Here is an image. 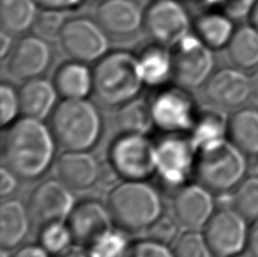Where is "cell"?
<instances>
[{
	"label": "cell",
	"instance_id": "obj_1",
	"mask_svg": "<svg viewBox=\"0 0 258 257\" xmlns=\"http://www.w3.org/2000/svg\"><path fill=\"white\" fill-rule=\"evenodd\" d=\"M56 142L51 128L42 120L24 116L9 127L5 136V164L18 178L34 180L52 164Z\"/></svg>",
	"mask_w": 258,
	"mask_h": 257
},
{
	"label": "cell",
	"instance_id": "obj_2",
	"mask_svg": "<svg viewBox=\"0 0 258 257\" xmlns=\"http://www.w3.org/2000/svg\"><path fill=\"white\" fill-rule=\"evenodd\" d=\"M92 73L93 93L107 107H120L135 99L145 84L140 57L128 51L107 53Z\"/></svg>",
	"mask_w": 258,
	"mask_h": 257
},
{
	"label": "cell",
	"instance_id": "obj_3",
	"mask_svg": "<svg viewBox=\"0 0 258 257\" xmlns=\"http://www.w3.org/2000/svg\"><path fill=\"white\" fill-rule=\"evenodd\" d=\"M113 222L127 232L146 231L163 212L159 191L144 180H125L108 196Z\"/></svg>",
	"mask_w": 258,
	"mask_h": 257
},
{
	"label": "cell",
	"instance_id": "obj_4",
	"mask_svg": "<svg viewBox=\"0 0 258 257\" xmlns=\"http://www.w3.org/2000/svg\"><path fill=\"white\" fill-rule=\"evenodd\" d=\"M51 131L57 143L68 151H89L102 132L101 114L86 99H64L54 108Z\"/></svg>",
	"mask_w": 258,
	"mask_h": 257
},
{
	"label": "cell",
	"instance_id": "obj_5",
	"mask_svg": "<svg viewBox=\"0 0 258 257\" xmlns=\"http://www.w3.org/2000/svg\"><path fill=\"white\" fill-rule=\"evenodd\" d=\"M247 168V155L224 139L197 151L194 171L203 186L223 194L245 179Z\"/></svg>",
	"mask_w": 258,
	"mask_h": 257
},
{
	"label": "cell",
	"instance_id": "obj_6",
	"mask_svg": "<svg viewBox=\"0 0 258 257\" xmlns=\"http://www.w3.org/2000/svg\"><path fill=\"white\" fill-rule=\"evenodd\" d=\"M110 162L126 180H145L156 173V144L143 134H123L110 150Z\"/></svg>",
	"mask_w": 258,
	"mask_h": 257
},
{
	"label": "cell",
	"instance_id": "obj_7",
	"mask_svg": "<svg viewBox=\"0 0 258 257\" xmlns=\"http://www.w3.org/2000/svg\"><path fill=\"white\" fill-rule=\"evenodd\" d=\"M173 79L185 90H194L209 81L214 70L213 49L196 34L189 33L172 48Z\"/></svg>",
	"mask_w": 258,
	"mask_h": 257
},
{
	"label": "cell",
	"instance_id": "obj_8",
	"mask_svg": "<svg viewBox=\"0 0 258 257\" xmlns=\"http://www.w3.org/2000/svg\"><path fill=\"white\" fill-rule=\"evenodd\" d=\"M143 26L156 44L173 48L189 34L191 22L178 0H154L143 13Z\"/></svg>",
	"mask_w": 258,
	"mask_h": 257
},
{
	"label": "cell",
	"instance_id": "obj_9",
	"mask_svg": "<svg viewBox=\"0 0 258 257\" xmlns=\"http://www.w3.org/2000/svg\"><path fill=\"white\" fill-rule=\"evenodd\" d=\"M196 150L190 139L178 133L165 136L156 144V174L168 189L178 190L195 169Z\"/></svg>",
	"mask_w": 258,
	"mask_h": 257
},
{
	"label": "cell",
	"instance_id": "obj_10",
	"mask_svg": "<svg viewBox=\"0 0 258 257\" xmlns=\"http://www.w3.org/2000/svg\"><path fill=\"white\" fill-rule=\"evenodd\" d=\"M61 47L73 60L89 63L100 60L108 52V34L96 21L75 17L64 23L59 36Z\"/></svg>",
	"mask_w": 258,
	"mask_h": 257
},
{
	"label": "cell",
	"instance_id": "obj_11",
	"mask_svg": "<svg viewBox=\"0 0 258 257\" xmlns=\"http://www.w3.org/2000/svg\"><path fill=\"white\" fill-rule=\"evenodd\" d=\"M247 219L233 208H223L213 214L204 235L216 257H237L248 246Z\"/></svg>",
	"mask_w": 258,
	"mask_h": 257
},
{
	"label": "cell",
	"instance_id": "obj_12",
	"mask_svg": "<svg viewBox=\"0 0 258 257\" xmlns=\"http://www.w3.org/2000/svg\"><path fill=\"white\" fill-rule=\"evenodd\" d=\"M75 209L72 189L59 179L43 181L32 192L29 202L31 219L40 226L64 222Z\"/></svg>",
	"mask_w": 258,
	"mask_h": 257
},
{
	"label": "cell",
	"instance_id": "obj_13",
	"mask_svg": "<svg viewBox=\"0 0 258 257\" xmlns=\"http://www.w3.org/2000/svg\"><path fill=\"white\" fill-rule=\"evenodd\" d=\"M151 107L155 126L169 134L190 131L197 118L192 99L181 89L160 92Z\"/></svg>",
	"mask_w": 258,
	"mask_h": 257
},
{
	"label": "cell",
	"instance_id": "obj_14",
	"mask_svg": "<svg viewBox=\"0 0 258 257\" xmlns=\"http://www.w3.org/2000/svg\"><path fill=\"white\" fill-rule=\"evenodd\" d=\"M215 201L212 191L202 183L183 185L176 191L172 202L173 217L189 230L204 228L213 217Z\"/></svg>",
	"mask_w": 258,
	"mask_h": 257
},
{
	"label": "cell",
	"instance_id": "obj_15",
	"mask_svg": "<svg viewBox=\"0 0 258 257\" xmlns=\"http://www.w3.org/2000/svg\"><path fill=\"white\" fill-rule=\"evenodd\" d=\"M205 94L216 108H239L252 95L250 76L240 68H222L206 82Z\"/></svg>",
	"mask_w": 258,
	"mask_h": 257
},
{
	"label": "cell",
	"instance_id": "obj_16",
	"mask_svg": "<svg viewBox=\"0 0 258 257\" xmlns=\"http://www.w3.org/2000/svg\"><path fill=\"white\" fill-rule=\"evenodd\" d=\"M51 63V50L43 38L27 35L18 41L8 56V72L21 81L38 79Z\"/></svg>",
	"mask_w": 258,
	"mask_h": 257
},
{
	"label": "cell",
	"instance_id": "obj_17",
	"mask_svg": "<svg viewBox=\"0 0 258 257\" xmlns=\"http://www.w3.org/2000/svg\"><path fill=\"white\" fill-rule=\"evenodd\" d=\"M112 223L114 222L108 205L96 201H87L75 206L68 218L74 241L89 247L103 233L111 230Z\"/></svg>",
	"mask_w": 258,
	"mask_h": 257
},
{
	"label": "cell",
	"instance_id": "obj_18",
	"mask_svg": "<svg viewBox=\"0 0 258 257\" xmlns=\"http://www.w3.org/2000/svg\"><path fill=\"white\" fill-rule=\"evenodd\" d=\"M95 20L108 35L126 38L143 26V13L133 0H103L96 8Z\"/></svg>",
	"mask_w": 258,
	"mask_h": 257
},
{
	"label": "cell",
	"instance_id": "obj_19",
	"mask_svg": "<svg viewBox=\"0 0 258 257\" xmlns=\"http://www.w3.org/2000/svg\"><path fill=\"white\" fill-rule=\"evenodd\" d=\"M100 172L98 160L87 151L66 150L56 162L57 178L73 190H86L94 186Z\"/></svg>",
	"mask_w": 258,
	"mask_h": 257
},
{
	"label": "cell",
	"instance_id": "obj_20",
	"mask_svg": "<svg viewBox=\"0 0 258 257\" xmlns=\"http://www.w3.org/2000/svg\"><path fill=\"white\" fill-rule=\"evenodd\" d=\"M57 87L51 82L43 79L27 81L18 92L21 112L25 117L43 120L53 112L57 101Z\"/></svg>",
	"mask_w": 258,
	"mask_h": 257
},
{
	"label": "cell",
	"instance_id": "obj_21",
	"mask_svg": "<svg viewBox=\"0 0 258 257\" xmlns=\"http://www.w3.org/2000/svg\"><path fill=\"white\" fill-rule=\"evenodd\" d=\"M30 211L21 201L8 200L0 208V244L14 249L25 240L30 230Z\"/></svg>",
	"mask_w": 258,
	"mask_h": 257
},
{
	"label": "cell",
	"instance_id": "obj_22",
	"mask_svg": "<svg viewBox=\"0 0 258 257\" xmlns=\"http://www.w3.org/2000/svg\"><path fill=\"white\" fill-rule=\"evenodd\" d=\"M54 85L64 99H85L93 91V73L84 62H67L58 70Z\"/></svg>",
	"mask_w": 258,
	"mask_h": 257
},
{
	"label": "cell",
	"instance_id": "obj_23",
	"mask_svg": "<svg viewBox=\"0 0 258 257\" xmlns=\"http://www.w3.org/2000/svg\"><path fill=\"white\" fill-rule=\"evenodd\" d=\"M229 140L246 155H258V110L243 108L229 119Z\"/></svg>",
	"mask_w": 258,
	"mask_h": 257
},
{
	"label": "cell",
	"instance_id": "obj_24",
	"mask_svg": "<svg viewBox=\"0 0 258 257\" xmlns=\"http://www.w3.org/2000/svg\"><path fill=\"white\" fill-rule=\"evenodd\" d=\"M195 34L211 49L227 48L234 33L232 18L224 13H205L196 18Z\"/></svg>",
	"mask_w": 258,
	"mask_h": 257
},
{
	"label": "cell",
	"instance_id": "obj_25",
	"mask_svg": "<svg viewBox=\"0 0 258 257\" xmlns=\"http://www.w3.org/2000/svg\"><path fill=\"white\" fill-rule=\"evenodd\" d=\"M227 52L234 66L242 71L258 67V30L250 25L234 31L227 45Z\"/></svg>",
	"mask_w": 258,
	"mask_h": 257
},
{
	"label": "cell",
	"instance_id": "obj_26",
	"mask_svg": "<svg viewBox=\"0 0 258 257\" xmlns=\"http://www.w3.org/2000/svg\"><path fill=\"white\" fill-rule=\"evenodd\" d=\"M228 125L227 117L220 110L205 109L197 113L189 137L196 152L214 142L227 139Z\"/></svg>",
	"mask_w": 258,
	"mask_h": 257
},
{
	"label": "cell",
	"instance_id": "obj_27",
	"mask_svg": "<svg viewBox=\"0 0 258 257\" xmlns=\"http://www.w3.org/2000/svg\"><path fill=\"white\" fill-rule=\"evenodd\" d=\"M34 0H0L2 30L12 35L24 33L34 25L38 16Z\"/></svg>",
	"mask_w": 258,
	"mask_h": 257
},
{
	"label": "cell",
	"instance_id": "obj_28",
	"mask_svg": "<svg viewBox=\"0 0 258 257\" xmlns=\"http://www.w3.org/2000/svg\"><path fill=\"white\" fill-rule=\"evenodd\" d=\"M145 84L160 86L173 77L172 52L167 47L156 44L147 48L140 57Z\"/></svg>",
	"mask_w": 258,
	"mask_h": 257
},
{
	"label": "cell",
	"instance_id": "obj_29",
	"mask_svg": "<svg viewBox=\"0 0 258 257\" xmlns=\"http://www.w3.org/2000/svg\"><path fill=\"white\" fill-rule=\"evenodd\" d=\"M117 125L123 134L146 135L155 126L151 103L136 98L123 103L117 112Z\"/></svg>",
	"mask_w": 258,
	"mask_h": 257
},
{
	"label": "cell",
	"instance_id": "obj_30",
	"mask_svg": "<svg viewBox=\"0 0 258 257\" xmlns=\"http://www.w3.org/2000/svg\"><path fill=\"white\" fill-rule=\"evenodd\" d=\"M233 209L247 220L258 219V176L245 178L233 192Z\"/></svg>",
	"mask_w": 258,
	"mask_h": 257
},
{
	"label": "cell",
	"instance_id": "obj_31",
	"mask_svg": "<svg viewBox=\"0 0 258 257\" xmlns=\"http://www.w3.org/2000/svg\"><path fill=\"white\" fill-rule=\"evenodd\" d=\"M74 241L73 233L64 222H52L42 228L40 235L41 246L50 254H60L68 249Z\"/></svg>",
	"mask_w": 258,
	"mask_h": 257
},
{
	"label": "cell",
	"instance_id": "obj_32",
	"mask_svg": "<svg viewBox=\"0 0 258 257\" xmlns=\"http://www.w3.org/2000/svg\"><path fill=\"white\" fill-rule=\"evenodd\" d=\"M174 257H213L214 254L205 235L197 230H189L178 238L173 246Z\"/></svg>",
	"mask_w": 258,
	"mask_h": 257
},
{
	"label": "cell",
	"instance_id": "obj_33",
	"mask_svg": "<svg viewBox=\"0 0 258 257\" xmlns=\"http://www.w3.org/2000/svg\"><path fill=\"white\" fill-rule=\"evenodd\" d=\"M129 247L125 233L112 228L98 238L90 248L96 257H125Z\"/></svg>",
	"mask_w": 258,
	"mask_h": 257
},
{
	"label": "cell",
	"instance_id": "obj_34",
	"mask_svg": "<svg viewBox=\"0 0 258 257\" xmlns=\"http://www.w3.org/2000/svg\"><path fill=\"white\" fill-rule=\"evenodd\" d=\"M63 11L57 9H42L38 13L34 22V29L36 34L43 39H54L60 36L66 23Z\"/></svg>",
	"mask_w": 258,
	"mask_h": 257
},
{
	"label": "cell",
	"instance_id": "obj_35",
	"mask_svg": "<svg viewBox=\"0 0 258 257\" xmlns=\"http://www.w3.org/2000/svg\"><path fill=\"white\" fill-rule=\"evenodd\" d=\"M179 226L176 218L162 214L146 230L147 238L169 246L178 238Z\"/></svg>",
	"mask_w": 258,
	"mask_h": 257
},
{
	"label": "cell",
	"instance_id": "obj_36",
	"mask_svg": "<svg viewBox=\"0 0 258 257\" xmlns=\"http://www.w3.org/2000/svg\"><path fill=\"white\" fill-rule=\"evenodd\" d=\"M0 102H2V126L11 125L15 121L18 112L21 111L20 94L8 84L0 86Z\"/></svg>",
	"mask_w": 258,
	"mask_h": 257
},
{
	"label": "cell",
	"instance_id": "obj_37",
	"mask_svg": "<svg viewBox=\"0 0 258 257\" xmlns=\"http://www.w3.org/2000/svg\"><path fill=\"white\" fill-rule=\"evenodd\" d=\"M125 257H174V254L168 245L147 238L129 247Z\"/></svg>",
	"mask_w": 258,
	"mask_h": 257
},
{
	"label": "cell",
	"instance_id": "obj_38",
	"mask_svg": "<svg viewBox=\"0 0 258 257\" xmlns=\"http://www.w3.org/2000/svg\"><path fill=\"white\" fill-rule=\"evenodd\" d=\"M224 14L232 20H241L249 16L255 0H221Z\"/></svg>",
	"mask_w": 258,
	"mask_h": 257
},
{
	"label": "cell",
	"instance_id": "obj_39",
	"mask_svg": "<svg viewBox=\"0 0 258 257\" xmlns=\"http://www.w3.org/2000/svg\"><path fill=\"white\" fill-rule=\"evenodd\" d=\"M18 176L7 167L0 169V195L2 197H8L13 195L17 189Z\"/></svg>",
	"mask_w": 258,
	"mask_h": 257
},
{
	"label": "cell",
	"instance_id": "obj_40",
	"mask_svg": "<svg viewBox=\"0 0 258 257\" xmlns=\"http://www.w3.org/2000/svg\"><path fill=\"white\" fill-rule=\"evenodd\" d=\"M38 7L42 9H57V11H68L78 6L82 0H34Z\"/></svg>",
	"mask_w": 258,
	"mask_h": 257
},
{
	"label": "cell",
	"instance_id": "obj_41",
	"mask_svg": "<svg viewBox=\"0 0 258 257\" xmlns=\"http://www.w3.org/2000/svg\"><path fill=\"white\" fill-rule=\"evenodd\" d=\"M49 254L42 246L26 245L18 249L13 257H49Z\"/></svg>",
	"mask_w": 258,
	"mask_h": 257
},
{
	"label": "cell",
	"instance_id": "obj_42",
	"mask_svg": "<svg viewBox=\"0 0 258 257\" xmlns=\"http://www.w3.org/2000/svg\"><path fill=\"white\" fill-rule=\"evenodd\" d=\"M57 257H96L91 248H86V246L77 245L71 246L62 253L58 254Z\"/></svg>",
	"mask_w": 258,
	"mask_h": 257
},
{
	"label": "cell",
	"instance_id": "obj_43",
	"mask_svg": "<svg viewBox=\"0 0 258 257\" xmlns=\"http://www.w3.org/2000/svg\"><path fill=\"white\" fill-rule=\"evenodd\" d=\"M247 249L250 257H258V219L255 220L249 229Z\"/></svg>",
	"mask_w": 258,
	"mask_h": 257
},
{
	"label": "cell",
	"instance_id": "obj_44",
	"mask_svg": "<svg viewBox=\"0 0 258 257\" xmlns=\"http://www.w3.org/2000/svg\"><path fill=\"white\" fill-rule=\"evenodd\" d=\"M13 50L12 34L2 30L0 32V58L5 59L11 54Z\"/></svg>",
	"mask_w": 258,
	"mask_h": 257
},
{
	"label": "cell",
	"instance_id": "obj_45",
	"mask_svg": "<svg viewBox=\"0 0 258 257\" xmlns=\"http://www.w3.org/2000/svg\"><path fill=\"white\" fill-rule=\"evenodd\" d=\"M248 17H249L250 24L258 30V0H255L254 6H252L249 16Z\"/></svg>",
	"mask_w": 258,
	"mask_h": 257
},
{
	"label": "cell",
	"instance_id": "obj_46",
	"mask_svg": "<svg viewBox=\"0 0 258 257\" xmlns=\"http://www.w3.org/2000/svg\"><path fill=\"white\" fill-rule=\"evenodd\" d=\"M250 81H251L252 95H254V98H256L258 100V67H257V70L252 73V75L250 76Z\"/></svg>",
	"mask_w": 258,
	"mask_h": 257
},
{
	"label": "cell",
	"instance_id": "obj_47",
	"mask_svg": "<svg viewBox=\"0 0 258 257\" xmlns=\"http://www.w3.org/2000/svg\"><path fill=\"white\" fill-rule=\"evenodd\" d=\"M0 257H11L8 254V249L3 248L2 251H0Z\"/></svg>",
	"mask_w": 258,
	"mask_h": 257
},
{
	"label": "cell",
	"instance_id": "obj_48",
	"mask_svg": "<svg viewBox=\"0 0 258 257\" xmlns=\"http://www.w3.org/2000/svg\"><path fill=\"white\" fill-rule=\"evenodd\" d=\"M86 2H91V3H96V2H103V0H86Z\"/></svg>",
	"mask_w": 258,
	"mask_h": 257
},
{
	"label": "cell",
	"instance_id": "obj_49",
	"mask_svg": "<svg viewBox=\"0 0 258 257\" xmlns=\"http://www.w3.org/2000/svg\"><path fill=\"white\" fill-rule=\"evenodd\" d=\"M143 2H147V3H152V2H154V0H143Z\"/></svg>",
	"mask_w": 258,
	"mask_h": 257
}]
</instances>
